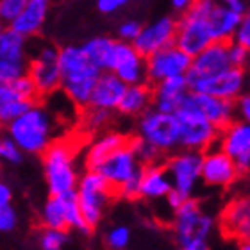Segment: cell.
<instances>
[{"label": "cell", "instance_id": "obj_1", "mask_svg": "<svg viewBox=\"0 0 250 250\" xmlns=\"http://www.w3.org/2000/svg\"><path fill=\"white\" fill-rule=\"evenodd\" d=\"M61 122L50 107L34 104L18 116L16 120L5 125V136L15 140L25 156H43L54 141L61 138Z\"/></svg>", "mask_w": 250, "mask_h": 250}, {"label": "cell", "instance_id": "obj_2", "mask_svg": "<svg viewBox=\"0 0 250 250\" xmlns=\"http://www.w3.org/2000/svg\"><path fill=\"white\" fill-rule=\"evenodd\" d=\"M83 152L75 140L58 138L42 156L43 177L47 183L48 195L75 193L84 170H81Z\"/></svg>", "mask_w": 250, "mask_h": 250}, {"label": "cell", "instance_id": "obj_3", "mask_svg": "<svg viewBox=\"0 0 250 250\" xmlns=\"http://www.w3.org/2000/svg\"><path fill=\"white\" fill-rule=\"evenodd\" d=\"M59 64L61 91L77 107H88L102 70L89 59L83 45H64L59 48Z\"/></svg>", "mask_w": 250, "mask_h": 250}, {"label": "cell", "instance_id": "obj_4", "mask_svg": "<svg viewBox=\"0 0 250 250\" xmlns=\"http://www.w3.org/2000/svg\"><path fill=\"white\" fill-rule=\"evenodd\" d=\"M218 0H197L188 11L181 13L177 18V40L175 45L186 50L189 56H197L211 43L214 38L213 16Z\"/></svg>", "mask_w": 250, "mask_h": 250}, {"label": "cell", "instance_id": "obj_5", "mask_svg": "<svg viewBox=\"0 0 250 250\" xmlns=\"http://www.w3.org/2000/svg\"><path fill=\"white\" fill-rule=\"evenodd\" d=\"M136 138L152 145L163 157L181 150V125L177 113L148 109L136 122Z\"/></svg>", "mask_w": 250, "mask_h": 250}, {"label": "cell", "instance_id": "obj_6", "mask_svg": "<svg viewBox=\"0 0 250 250\" xmlns=\"http://www.w3.org/2000/svg\"><path fill=\"white\" fill-rule=\"evenodd\" d=\"M216 229V220L208 213L197 198H188L186 202L172 213V232L177 247L209 241Z\"/></svg>", "mask_w": 250, "mask_h": 250}, {"label": "cell", "instance_id": "obj_7", "mask_svg": "<svg viewBox=\"0 0 250 250\" xmlns=\"http://www.w3.org/2000/svg\"><path fill=\"white\" fill-rule=\"evenodd\" d=\"M79 206L91 229L99 227L111 198L116 197L115 189L99 170H84L75 189Z\"/></svg>", "mask_w": 250, "mask_h": 250}, {"label": "cell", "instance_id": "obj_8", "mask_svg": "<svg viewBox=\"0 0 250 250\" xmlns=\"http://www.w3.org/2000/svg\"><path fill=\"white\" fill-rule=\"evenodd\" d=\"M29 77L36 86L40 97H50L61 89V64L59 48L48 42H38L32 45Z\"/></svg>", "mask_w": 250, "mask_h": 250}, {"label": "cell", "instance_id": "obj_9", "mask_svg": "<svg viewBox=\"0 0 250 250\" xmlns=\"http://www.w3.org/2000/svg\"><path fill=\"white\" fill-rule=\"evenodd\" d=\"M29 38L21 36L11 27L0 32V83H9L29 73L31 64Z\"/></svg>", "mask_w": 250, "mask_h": 250}, {"label": "cell", "instance_id": "obj_10", "mask_svg": "<svg viewBox=\"0 0 250 250\" xmlns=\"http://www.w3.org/2000/svg\"><path fill=\"white\" fill-rule=\"evenodd\" d=\"M179 125H181V148L183 150L204 152L218 146L220 132L222 130L206 120L202 115H198L191 109H183L177 113Z\"/></svg>", "mask_w": 250, "mask_h": 250}, {"label": "cell", "instance_id": "obj_11", "mask_svg": "<svg viewBox=\"0 0 250 250\" xmlns=\"http://www.w3.org/2000/svg\"><path fill=\"white\" fill-rule=\"evenodd\" d=\"M172 177L173 189L183 193L186 198H193L198 186L202 184V154L193 150H177L165 161Z\"/></svg>", "mask_w": 250, "mask_h": 250}, {"label": "cell", "instance_id": "obj_12", "mask_svg": "<svg viewBox=\"0 0 250 250\" xmlns=\"http://www.w3.org/2000/svg\"><path fill=\"white\" fill-rule=\"evenodd\" d=\"M38 97L40 93L29 75L9 83H0V122L7 125L16 120L36 104Z\"/></svg>", "mask_w": 250, "mask_h": 250}, {"label": "cell", "instance_id": "obj_13", "mask_svg": "<svg viewBox=\"0 0 250 250\" xmlns=\"http://www.w3.org/2000/svg\"><path fill=\"white\" fill-rule=\"evenodd\" d=\"M243 173L220 146L202 154V184L213 189H229L240 183Z\"/></svg>", "mask_w": 250, "mask_h": 250}, {"label": "cell", "instance_id": "obj_14", "mask_svg": "<svg viewBox=\"0 0 250 250\" xmlns=\"http://www.w3.org/2000/svg\"><path fill=\"white\" fill-rule=\"evenodd\" d=\"M193 58L179 45H170L146 58L148 84L163 83L172 77H186Z\"/></svg>", "mask_w": 250, "mask_h": 250}, {"label": "cell", "instance_id": "obj_15", "mask_svg": "<svg viewBox=\"0 0 250 250\" xmlns=\"http://www.w3.org/2000/svg\"><path fill=\"white\" fill-rule=\"evenodd\" d=\"M230 66H232V62H230L229 58V43H211L209 47L204 48L202 52L193 56L191 68L186 75L188 84L193 91L198 84H202L208 79L216 77L222 72L229 70Z\"/></svg>", "mask_w": 250, "mask_h": 250}, {"label": "cell", "instance_id": "obj_16", "mask_svg": "<svg viewBox=\"0 0 250 250\" xmlns=\"http://www.w3.org/2000/svg\"><path fill=\"white\" fill-rule=\"evenodd\" d=\"M99 172L104 175L105 181L115 189V195L122 186H125L130 181L140 179L141 172H143V163L140 161V157L136 154L132 141H129L127 145L118 148L111 157H107L104 165L99 168Z\"/></svg>", "mask_w": 250, "mask_h": 250}, {"label": "cell", "instance_id": "obj_17", "mask_svg": "<svg viewBox=\"0 0 250 250\" xmlns=\"http://www.w3.org/2000/svg\"><path fill=\"white\" fill-rule=\"evenodd\" d=\"M220 229L225 238L238 243L250 240V195L238 193L220 211Z\"/></svg>", "mask_w": 250, "mask_h": 250}, {"label": "cell", "instance_id": "obj_18", "mask_svg": "<svg viewBox=\"0 0 250 250\" xmlns=\"http://www.w3.org/2000/svg\"><path fill=\"white\" fill-rule=\"evenodd\" d=\"M175 40H177V20L173 16L167 15L145 23L138 40L132 45L145 58H148L163 48L175 45Z\"/></svg>", "mask_w": 250, "mask_h": 250}, {"label": "cell", "instance_id": "obj_19", "mask_svg": "<svg viewBox=\"0 0 250 250\" xmlns=\"http://www.w3.org/2000/svg\"><path fill=\"white\" fill-rule=\"evenodd\" d=\"M218 146L238 165L243 175L250 173V124L236 118L220 132Z\"/></svg>", "mask_w": 250, "mask_h": 250}, {"label": "cell", "instance_id": "obj_20", "mask_svg": "<svg viewBox=\"0 0 250 250\" xmlns=\"http://www.w3.org/2000/svg\"><path fill=\"white\" fill-rule=\"evenodd\" d=\"M186 109H191L198 115H202L206 120H209L213 125H216L220 130L225 129L227 125L238 118L236 116V104L230 100H224L220 97L209 93H198L191 91L188 95V100L184 104Z\"/></svg>", "mask_w": 250, "mask_h": 250}, {"label": "cell", "instance_id": "obj_21", "mask_svg": "<svg viewBox=\"0 0 250 250\" xmlns=\"http://www.w3.org/2000/svg\"><path fill=\"white\" fill-rule=\"evenodd\" d=\"M111 72L116 73L127 86L148 83L146 58L132 43L122 42V40H118V45H116V54L113 59Z\"/></svg>", "mask_w": 250, "mask_h": 250}, {"label": "cell", "instance_id": "obj_22", "mask_svg": "<svg viewBox=\"0 0 250 250\" xmlns=\"http://www.w3.org/2000/svg\"><path fill=\"white\" fill-rule=\"evenodd\" d=\"M130 138L120 130H104L88 141V145L83 150V167L84 170H99L118 148L127 145Z\"/></svg>", "mask_w": 250, "mask_h": 250}, {"label": "cell", "instance_id": "obj_23", "mask_svg": "<svg viewBox=\"0 0 250 250\" xmlns=\"http://www.w3.org/2000/svg\"><path fill=\"white\" fill-rule=\"evenodd\" d=\"M193 91L209 93V95H214V97H220V99H224V100L236 102V100L247 91L245 68L230 66L229 70L222 72L220 75H216V77L208 79V81H204L202 84H198Z\"/></svg>", "mask_w": 250, "mask_h": 250}, {"label": "cell", "instance_id": "obj_24", "mask_svg": "<svg viewBox=\"0 0 250 250\" xmlns=\"http://www.w3.org/2000/svg\"><path fill=\"white\" fill-rule=\"evenodd\" d=\"M154 91V107L165 113H179L191 93L186 77H172L163 83L152 84Z\"/></svg>", "mask_w": 250, "mask_h": 250}, {"label": "cell", "instance_id": "obj_25", "mask_svg": "<svg viewBox=\"0 0 250 250\" xmlns=\"http://www.w3.org/2000/svg\"><path fill=\"white\" fill-rule=\"evenodd\" d=\"M172 177H170L165 163L159 161L143 167L140 181V198L148 200V202L167 200V197L172 193Z\"/></svg>", "mask_w": 250, "mask_h": 250}, {"label": "cell", "instance_id": "obj_26", "mask_svg": "<svg viewBox=\"0 0 250 250\" xmlns=\"http://www.w3.org/2000/svg\"><path fill=\"white\" fill-rule=\"evenodd\" d=\"M125 91H127V84L116 73L102 72L100 79L95 84V89L91 93V99H89V105L116 113L122 104Z\"/></svg>", "mask_w": 250, "mask_h": 250}, {"label": "cell", "instance_id": "obj_27", "mask_svg": "<svg viewBox=\"0 0 250 250\" xmlns=\"http://www.w3.org/2000/svg\"><path fill=\"white\" fill-rule=\"evenodd\" d=\"M48 11H50V0H27L23 13L9 27L29 40L36 38L45 27Z\"/></svg>", "mask_w": 250, "mask_h": 250}, {"label": "cell", "instance_id": "obj_28", "mask_svg": "<svg viewBox=\"0 0 250 250\" xmlns=\"http://www.w3.org/2000/svg\"><path fill=\"white\" fill-rule=\"evenodd\" d=\"M154 107V91L150 84H136L127 86L122 104L118 107V115L125 118H140L143 113Z\"/></svg>", "mask_w": 250, "mask_h": 250}, {"label": "cell", "instance_id": "obj_29", "mask_svg": "<svg viewBox=\"0 0 250 250\" xmlns=\"http://www.w3.org/2000/svg\"><path fill=\"white\" fill-rule=\"evenodd\" d=\"M116 45H118V40L111 36H95L83 43V47L86 50V54L89 56V59L102 72H111L113 59H115L116 54Z\"/></svg>", "mask_w": 250, "mask_h": 250}, {"label": "cell", "instance_id": "obj_30", "mask_svg": "<svg viewBox=\"0 0 250 250\" xmlns=\"http://www.w3.org/2000/svg\"><path fill=\"white\" fill-rule=\"evenodd\" d=\"M42 227L68 230V204L66 195H48L40 209Z\"/></svg>", "mask_w": 250, "mask_h": 250}, {"label": "cell", "instance_id": "obj_31", "mask_svg": "<svg viewBox=\"0 0 250 250\" xmlns=\"http://www.w3.org/2000/svg\"><path fill=\"white\" fill-rule=\"evenodd\" d=\"M113 111L107 109H99V107H83L81 113V129L86 134H100L107 130L109 124L113 122Z\"/></svg>", "mask_w": 250, "mask_h": 250}, {"label": "cell", "instance_id": "obj_32", "mask_svg": "<svg viewBox=\"0 0 250 250\" xmlns=\"http://www.w3.org/2000/svg\"><path fill=\"white\" fill-rule=\"evenodd\" d=\"M38 247L40 250H62L68 243V232L62 229L42 227L38 230Z\"/></svg>", "mask_w": 250, "mask_h": 250}, {"label": "cell", "instance_id": "obj_33", "mask_svg": "<svg viewBox=\"0 0 250 250\" xmlns=\"http://www.w3.org/2000/svg\"><path fill=\"white\" fill-rule=\"evenodd\" d=\"M130 240H132V232L124 224L115 225L105 232V245L111 250H125L130 245Z\"/></svg>", "mask_w": 250, "mask_h": 250}, {"label": "cell", "instance_id": "obj_34", "mask_svg": "<svg viewBox=\"0 0 250 250\" xmlns=\"http://www.w3.org/2000/svg\"><path fill=\"white\" fill-rule=\"evenodd\" d=\"M25 157V152L21 150L20 145L15 140H11L9 136H4L0 140V159L7 165H20Z\"/></svg>", "mask_w": 250, "mask_h": 250}, {"label": "cell", "instance_id": "obj_35", "mask_svg": "<svg viewBox=\"0 0 250 250\" xmlns=\"http://www.w3.org/2000/svg\"><path fill=\"white\" fill-rule=\"evenodd\" d=\"M27 0H0V20L7 23V27L23 13Z\"/></svg>", "mask_w": 250, "mask_h": 250}, {"label": "cell", "instance_id": "obj_36", "mask_svg": "<svg viewBox=\"0 0 250 250\" xmlns=\"http://www.w3.org/2000/svg\"><path fill=\"white\" fill-rule=\"evenodd\" d=\"M130 141H132V146H134L136 154H138V157H140V161L143 163V167L145 165H152V163H159L163 159V156L159 154V152L154 148L152 145H148L146 141L140 140V138H130Z\"/></svg>", "mask_w": 250, "mask_h": 250}, {"label": "cell", "instance_id": "obj_37", "mask_svg": "<svg viewBox=\"0 0 250 250\" xmlns=\"http://www.w3.org/2000/svg\"><path fill=\"white\" fill-rule=\"evenodd\" d=\"M141 29H143V23H140L138 20H124L116 29V34H118V40L127 43H134L140 36Z\"/></svg>", "mask_w": 250, "mask_h": 250}, {"label": "cell", "instance_id": "obj_38", "mask_svg": "<svg viewBox=\"0 0 250 250\" xmlns=\"http://www.w3.org/2000/svg\"><path fill=\"white\" fill-rule=\"evenodd\" d=\"M229 58L232 66L236 68H247L250 61V50L243 45H240L238 42H230L229 43Z\"/></svg>", "mask_w": 250, "mask_h": 250}, {"label": "cell", "instance_id": "obj_39", "mask_svg": "<svg viewBox=\"0 0 250 250\" xmlns=\"http://www.w3.org/2000/svg\"><path fill=\"white\" fill-rule=\"evenodd\" d=\"M18 213L13 206L0 208V230L2 232H13L18 227Z\"/></svg>", "mask_w": 250, "mask_h": 250}, {"label": "cell", "instance_id": "obj_40", "mask_svg": "<svg viewBox=\"0 0 250 250\" xmlns=\"http://www.w3.org/2000/svg\"><path fill=\"white\" fill-rule=\"evenodd\" d=\"M234 104H236V116H238V120H243L247 124H250V89H247Z\"/></svg>", "mask_w": 250, "mask_h": 250}, {"label": "cell", "instance_id": "obj_41", "mask_svg": "<svg viewBox=\"0 0 250 250\" xmlns=\"http://www.w3.org/2000/svg\"><path fill=\"white\" fill-rule=\"evenodd\" d=\"M234 42H238L240 45H243V47H247L250 50V9H249V13L243 16V21H241L240 29L236 32Z\"/></svg>", "mask_w": 250, "mask_h": 250}, {"label": "cell", "instance_id": "obj_42", "mask_svg": "<svg viewBox=\"0 0 250 250\" xmlns=\"http://www.w3.org/2000/svg\"><path fill=\"white\" fill-rule=\"evenodd\" d=\"M129 2H132V0H97V9L102 15H113Z\"/></svg>", "mask_w": 250, "mask_h": 250}, {"label": "cell", "instance_id": "obj_43", "mask_svg": "<svg viewBox=\"0 0 250 250\" xmlns=\"http://www.w3.org/2000/svg\"><path fill=\"white\" fill-rule=\"evenodd\" d=\"M186 200H188V198L184 197L183 193H179V191H175V189H172V193L168 195L165 202H167V206L172 209V213H173V211H177V209L181 208V206H183Z\"/></svg>", "mask_w": 250, "mask_h": 250}, {"label": "cell", "instance_id": "obj_44", "mask_svg": "<svg viewBox=\"0 0 250 250\" xmlns=\"http://www.w3.org/2000/svg\"><path fill=\"white\" fill-rule=\"evenodd\" d=\"M13 206V189L7 183H0V208Z\"/></svg>", "mask_w": 250, "mask_h": 250}, {"label": "cell", "instance_id": "obj_45", "mask_svg": "<svg viewBox=\"0 0 250 250\" xmlns=\"http://www.w3.org/2000/svg\"><path fill=\"white\" fill-rule=\"evenodd\" d=\"M224 5L230 7L232 11H238L241 15H247L249 13V7H247V2L245 0H220Z\"/></svg>", "mask_w": 250, "mask_h": 250}, {"label": "cell", "instance_id": "obj_46", "mask_svg": "<svg viewBox=\"0 0 250 250\" xmlns=\"http://www.w3.org/2000/svg\"><path fill=\"white\" fill-rule=\"evenodd\" d=\"M195 2H197V0H172V7L175 11H179V13H184V11L189 9Z\"/></svg>", "mask_w": 250, "mask_h": 250}, {"label": "cell", "instance_id": "obj_47", "mask_svg": "<svg viewBox=\"0 0 250 250\" xmlns=\"http://www.w3.org/2000/svg\"><path fill=\"white\" fill-rule=\"evenodd\" d=\"M240 250H250V240L249 241H243V243H240Z\"/></svg>", "mask_w": 250, "mask_h": 250}, {"label": "cell", "instance_id": "obj_48", "mask_svg": "<svg viewBox=\"0 0 250 250\" xmlns=\"http://www.w3.org/2000/svg\"><path fill=\"white\" fill-rule=\"evenodd\" d=\"M247 193L250 195V173L247 175Z\"/></svg>", "mask_w": 250, "mask_h": 250}]
</instances>
